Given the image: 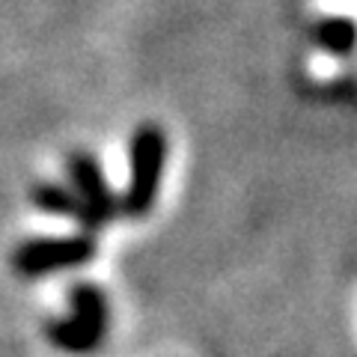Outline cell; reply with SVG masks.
<instances>
[{
	"label": "cell",
	"instance_id": "cell-1",
	"mask_svg": "<svg viewBox=\"0 0 357 357\" xmlns=\"http://www.w3.org/2000/svg\"><path fill=\"white\" fill-rule=\"evenodd\" d=\"M164 155H167V140L161 128L143 126L131 137V178L128 191L122 197L119 208L128 218H143L152 208L155 197H158L161 173H164Z\"/></svg>",
	"mask_w": 357,
	"mask_h": 357
},
{
	"label": "cell",
	"instance_id": "cell-2",
	"mask_svg": "<svg viewBox=\"0 0 357 357\" xmlns=\"http://www.w3.org/2000/svg\"><path fill=\"white\" fill-rule=\"evenodd\" d=\"M75 312L48 328V340L63 351H89L102 342L107 331V301L89 283H77L72 289Z\"/></svg>",
	"mask_w": 357,
	"mask_h": 357
},
{
	"label": "cell",
	"instance_id": "cell-3",
	"mask_svg": "<svg viewBox=\"0 0 357 357\" xmlns=\"http://www.w3.org/2000/svg\"><path fill=\"white\" fill-rule=\"evenodd\" d=\"M93 253H96V241L86 232L72 238H33L15 250L13 265L24 277H42L84 265L93 259Z\"/></svg>",
	"mask_w": 357,
	"mask_h": 357
},
{
	"label": "cell",
	"instance_id": "cell-4",
	"mask_svg": "<svg viewBox=\"0 0 357 357\" xmlns=\"http://www.w3.org/2000/svg\"><path fill=\"white\" fill-rule=\"evenodd\" d=\"M69 182H72V191L84 199V206L89 211V218H93L96 229L119 215V203H116L114 191L107 188L105 173L98 170L96 158H89V155H84V152L72 155L69 158Z\"/></svg>",
	"mask_w": 357,
	"mask_h": 357
},
{
	"label": "cell",
	"instance_id": "cell-5",
	"mask_svg": "<svg viewBox=\"0 0 357 357\" xmlns=\"http://www.w3.org/2000/svg\"><path fill=\"white\" fill-rule=\"evenodd\" d=\"M33 203H36L42 211H51V215H60V218H69L75 223H81L86 232L96 229V223H93V218H89V211L84 206V199L77 197L72 188L36 185V188H33Z\"/></svg>",
	"mask_w": 357,
	"mask_h": 357
},
{
	"label": "cell",
	"instance_id": "cell-6",
	"mask_svg": "<svg viewBox=\"0 0 357 357\" xmlns=\"http://www.w3.org/2000/svg\"><path fill=\"white\" fill-rule=\"evenodd\" d=\"M316 39L331 54H351L357 45V24L351 18H321L316 27Z\"/></svg>",
	"mask_w": 357,
	"mask_h": 357
}]
</instances>
